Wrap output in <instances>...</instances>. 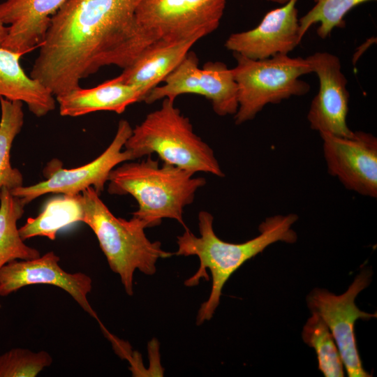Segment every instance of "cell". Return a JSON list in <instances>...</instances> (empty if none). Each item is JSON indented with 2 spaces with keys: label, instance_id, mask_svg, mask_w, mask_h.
<instances>
[{
  "label": "cell",
  "instance_id": "cell-21",
  "mask_svg": "<svg viewBox=\"0 0 377 377\" xmlns=\"http://www.w3.org/2000/svg\"><path fill=\"white\" fill-rule=\"evenodd\" d=\"M0 191L3 187L9 190L23 186L20 171L13 168L10 154L13 141L24 124L23 103L11 101L0 96Z\"/></svg>",
  "mask_w": 377,
  "mask_h": 377
},
{
  "label": "cell",
  "instance_id": "cell-24",
  "mask_svg": "<svg viewBox=\"0 0 377 377\" xmlns=\"http://www.w3.org/2000/svg\"><path fill=\"white\" fill-rule=\"evenodd\" d=\"M52 361L47 351L14 348L0 355V377H36Z\"/></svg>",
  "mask_w": 377,
  "mask_h": 377
},
{
  "label": "cell",
  "instance_id": "cell-1",
  "mask_svg": "<svg viewBox=\"0 0 377 377\" xmlns=\"http://www.w3.org/2000/svg\"><path fill=\"white\" fill-rule=\"evenodd\" d=\"M142 0H67L51 23L30 76L54 96L101 68L128 67L149 45L137 25Z\"/></svg>",
  "mask_w": 377,
  "mask_h": 377
},
{
  "label": "cell",
  "instance_id": "cell-4",
  "mask_svg": "<svg viewBox=\"0 0 377 377\" xmlns=\"http://www.w3.org/2000/svg\"><path fill=\"white\" fill-rule=\"evenodd\" d=\"M81 195L82 222L95 234L110 268L119 275L126 293L133 295L135 271L153 275L158 260L174 253L164 251L160 242H151L145 235V223L139 219L116 217L93 187L87 188Z\"/></svg>",
  "mask_w": 377,
  "mask_h": 377
},
{
  "label": "cell",
  "instance_id": "cell-19",
  "mask_svg": "<svg viewBox=\"0 0 377 377\" xmlns=\"http://www.w3.org/2000/svg\"><path fill=\"white\" fill-rule=\"evenodd\" d=\"M83 217L81 193L59 194L46 202L37 216L29 218L19 228V233L24 241L34 237L54 240L59 231L73 223L82 222Z\"/></svg>",
  "mask_w": 377,
  "mask_h": 377
},
{
  "label": "cell",
  "instance_id": "cell-14",
  "mask_svg": "<svg viewBox=\"0 0 377 377\" xmlns=\"http://www.w3.org/2000/svg\"><path fill=\"white\" fill-rule=\"evenodd\" d=\"M297 0L267 12L255 28L232 34L225 47L233 53L260 60L288 54L301 42Z\"/></svg>",
  "mask_w": 377,
  "mask_h": 377
},
{
  "label": "cell",
  "instance_id": "cell-18",
  "mask_svg": "<svg viewBox=\"0 0 377 377\" xmlns=\"http://www.w3.org/2000/svg\"><path fill=\"white\" fill-rule=\"evenodd\" d=\"M22 55L0 45V96L25 103L35 116L43 117L55 109L56 99L50 89L25 73L20 63Z\"/></svg>",
  "mask_w": 377,
  "mask_h": 377
},
{
  "label": "cell",
  "instance_id": "cell-9",
  "mask_svg": "<svg viewBox=\"0 0 377 377\" xmlns=\"http://www.w3.org/2000/svg\"><path fill=\"white\" fill-rule=\"evenodd\" d=\"M164 82L151 89L143 101L151 104L164 98L175 101L179 95L191 94L209 100L219 116L235 115L237 110V85L232 69L224 63L208 61L200 68L196 54L188 52Z\"/></svg>",
  "mask_w": 377,
  "mask_h": 377
},
{
  "label": "cell",
  "instance_id": "cell-3",
  "mask_svg": "<svg viewBox=\"0 0 377 377\" xmlns=\"http://www.w3.org/2000/svg\"><path fill=\"white\" fill-rule=\"evenodd\" d=\"M108 192L112 195H131L138 208L132 215L146 228L159 225L163 219L177 221L185 229L184 209L191 204L196 191L205 185L202 177L177 166L147 156L138 162L116 166L108 179Z\"/></svg>",
  "mask_w": 377,
  "mask_h": 377
},
{
  "label": "cell",
  "instance_id": "cell-13",
  "mask_svg": "<svg viewBox=\"0 0 377 377\" xmlns=\"http://www.w3.org/2000/svg\"><path fill=\"white\" fill-rule=\"evenodd\" d=\"M59 262L60 258L52 251L35 258L9 262L0 269V297L31 285L54 286L65 290L84 311L98 320L88 300L92 279L83 272H66Z\"/></svg>",
  "mask_w": 377,
  "mask_h": 377
},
{
  "label": "cell",
  "instance_id": "cell-6",
  "mask_svg": "<svg viewBox=\"0 0 377 377\" xmlns=\"http://www.w3.org/2000/svg\"><path fill=\"white\" fill-rule=\"evenodd\" d=\"M237 64L231 68L237 85L238 108L235 123L255 118L265 105L307 94L310 85L300 77L312 73L306 58L278 54L256 60L234 53Z\"/></svg>",
  "mask_w": 377,
  "mask_h": 377
},
{
  "label": "cell",
  "instance_id": "cell-5",
  "mask_svg": "<svg viewBox=\"0 0 377 377\" xmlns=\"http://www.w3.org/2000/svg\"><path fill=\"white\" fill-rule=\"evenodd\" d=\"M174 103L163 99L158 109L133 128L124 149L132 161L156 154L163 163L194 174L202 172L223 177L214 151L194 133L189 119Z\"/></svg>",
  "mask_w": 377,
  "mask_h": 377
},
{
  "label": "cell",
  "instance_id": "cell-7",
  "mask_svg": "<svg viewBox=\"0 0 377 377\" xmlns=\"http://www.w3.org/2000/svg\"><path fill=\"white\" fill-rule=\"evenodd\" d=\"M227 0H142L135 17L150 45L158 40L176 41L216 30Z\"/></svg>",
  "mask_w": 377,
  "mask_h": 377
},
{
  "label": "cell",
  "instance_id": "cell-11",
  "mask_svg": "<svg viewBox=\"0 0 377 377\" xmlns=\"http://www.w3.org/2000/svg\"><path fill=\"white\" fill-rule=\"evenodd\" d=\"M320 135L328 173L346 189L376 198L377 138L364 131H354L350 137Z\"/></svg>",
  "mask_w": 377,
  "mask_h": 377
},
{
  "label": "cell",
  "instance_id": "cell-23",
  "mask_svg": "<svg viewBox=\"0 0 377 377\" xmlns=\"http://www.w3.org/2000/svg\"><path fill=\"white\" fill-rule=\"evenodd\" d=\"M376 0H314L313 6L299 18L300 32L302 38L309 28L319 24L316 32L325 39L330 36L334 28L345 27L344 16L355 6Z\"/></svg>",
  "mask_w": 377,
  "mask_h": 377
},
{
  "label": "cell",
  "instance_id": "cell-16",
  "mask_svg": "<svg viewBox=\"0 0 377 377\" xmlns=\"http://www.w3.org/2000/svg\"><path fill=\"white\" fill-rule=\"evenodd\" d=\"M202 36L176 41L158 40L145 48L120 74L122 80L147 94L173 71ZM142 100V101H143Z\"/></svg>",
  "mask_w": 377,
  "mask_h": 377
},
{
  "label": "cell",
  "instance_id": "cell-15",
  "mask_svg": "<svg viewBox=\"0 0 377 377\" xmlns=\"http://www.w3.org/2000/svg\"><path fill=\"white\" fill-rule=\"evenodd\" d=\"M67 0H5L0 21L8 34L0 45L24 54L44 41L52 17Z\"/></svg>",
  "mask_w": 377,
  "mask_h": 377
},
{
  "label": "cell",
  "instance_id": "cell-20",
  "mask_svg": "<svg viewBox=\"0 0 377 377\" xmlns=\"http://www.w3.org/2000/svg\"><path fill=\"white\" fill-rule=\"evenodd\" d=\"M26 205L3 187L0 191V269L15 260H27L40 256L36 249L27 246L21 238L17 221L22 216Z\"/></svg>",
  "mask_w": 377,
  "mask_h": 377
},
{
  "label": "cell",
  "instance_id": "cell-26",
  "mask_svg": "<svg viewBox=\"0 0 377 377\" xmlns=\"http://www.w3.org/2000/svg\"><path fill=\"white\" fill-rule=\"evenodd\" d=\"M266 1L283 5L286 3L287 2H288L290 0H266Z\"/></svg>",
  "mask_w": 377,
  "mask_h": 377
},
{
  "label": "cell",
  "instance_id": "cell-8",
  "mask_svg": "<svg viewBox=\"0 0 377 377\" xmlns=\"http://www.w3.org/2000/svg\"><path fill=\"white\" fill-rule=\"evenodd\" d=\"M133 128L127 120L119 121L114 139L96 158L84 165L66 169L58 160H52L43 170L45 180L27 186L10 190L27 205L47 193L76 195L93 187L100 195L108 182L110 172L123 162L132 161L128 151L122 150Z\"/></svg>",
  "mask_w": 377,
  "mask_h": 377
},
{
  "label": "cell",
  "instance_id": "cell-12",
  "mask_svg": "<svg viewBox=\"0 0 377 377\" xmlns=\"http://www.w3.org/2000/svg\"><path fill=\"white\" fill-rule=\"evenodd\" d=\"M312 73L319 80V89L313 98L307 119L311 129L319 133L350 137L353 134L347 124L349 93L347 79L339 58L327 52H315L306 57Z\"/></svg>",
  "mask_w": 377,
  "mask_h": 377
},
{
  "label": "cell",
  "instance_id": "cell-17",
  "mask_svg": "<svg viewBox=\"0 0 377 377\" xmlns=\"http://www.w3.org/2000/svg\"><path fill=\"white\" fill-rule=\"evenodd\" d=\"M142 100V92L125 83L120 75L95 87L82 89L79 87L56 96L60 114L72 117L96 111L121 114L128 105Z\"/></svg>",
  "mask_w": 377,
  "mask_h": 377
},
{
  "label": "cell",
  "instance_id": "cell-22",
  "mask_svg": "<svg viewBox=\"0 0 377 377\" xmlns=\"http://www.w3.org/2000/svg\"><path fill=\"white\" fill-rule=\"evenodd\" d=\"M311 313L303 327L302 339L315 350L318 369L325 377H343V364L332 332L319 315Z\"/></svg>",
  "mask_w": 377,
  "mask_h": 377
},
{
  "label": "cell",
  "instance_id": "cell-2",
  "mask_svg": "<svg viewBox=\"0 0 377 377\" xmlns=\"http://www.w3.org/2000/svg\"><path fill=\"white\" fill-rule=\"evenodd\" d=\"M295 214L267 217L258 230L260 234L245 242H226L217 237L213 228V216L207 211L198 214L200 236L188 228L177 237V256H195L200 260L197 272L186 279L185 286H197L202 278L209 279L207 269L212 275V288L208 299L198 311L196 323L201 325L209 320L218 307L223 288L230 276L246 261L263 252L268 246L277 242L295 243L297 236L292 229L297 221Z\"/></svg>",
  "mask_w": 377,
  "mask_h": 377
},
{
  "label": "cell",
  "instance_id": "cell-25",
  "mask_svg": "<svg viewBox=\"0 0 377 377\" xmlns=\"http://www.w3.org/2000/svg\"><path fill=\"white\" fill-rule=\"evenodd\" d=\"M8 34V27L0 21V43L5 39Z\"/></svg>",
  "mask_w": 377,
  "mask_h": 377
},
{
  "label": "cell",
  "instance_id": "cell-10",
  "mask_svg": "<svg viewBox=\"0 0 377 377\" xmlns=\"http://www.w3.org/2000/svg\"><path fill=\"white\" fill-rule=\"evenodd\" d=\"M372 272L364 269L357 275L348 290L337 295L326 289L315 288L306 297L311 312L325 321L337 345L349 377H369L362 367L354 333L355 321L376 318V313L362 311L355 304L357 295L370 283Z\"/></svg>",
  "mask_w": 377,
  "mask_h": 377
}]
</instances>
